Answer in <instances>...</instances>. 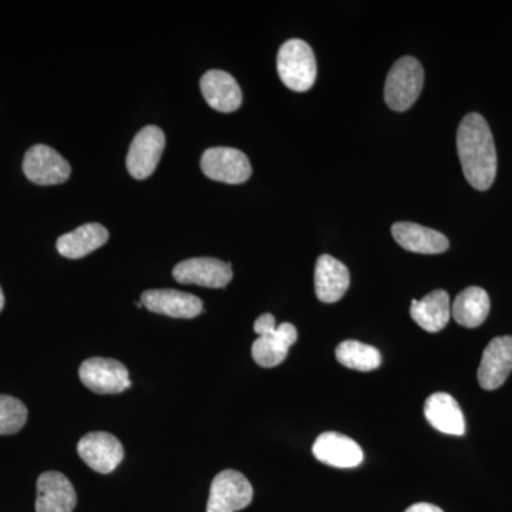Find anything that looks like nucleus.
I'll list each match as a JSON object with an SVG mask.
<instances>
[{
    "instance_id": "9d476101",
    "label": "nucleus",
    "mask_w": 512,
    "mask_h": 512,
    "mask_svg": "<svg viewBox=\"0 0 512 512\" xmlns=\"http://www.w3.org/2000/svg\"><path fill=\"white\" fill-rule=\"evenodd\" d=\"M23 171L37 185H57L69 180L70 164L52 147L37 144L26 153Z\"/></svg>"
},
{
    "instance_id": "423d86ee",
    "label": "nucleus",
    "mask_w": 512,
    "mask_h": 512,
    "mask_svg": "<svg viewBox=\"0 0 512 512\" xmlns=\"http://www.w3.org/2000/svg\"><path fill=\"white\" fill-rule=\"evenodd\" d=\"M80 380L97 394H117L130 389L127 367L119 360L90 357L79 369Z\"/></svg>"
},
{
    "instance_id": "f3484780",
    "label": "nucleus",
    "mask_w": 512,
    "mask_h": 512,
    "mask_svg": "<svg viewBox=\"0 0 512 512\" xmlns=\"http://www.w3.org/2000/svg\"><path fill=\"white\" fill-rule=\"evenodd\" d=\"M350 285L349 269L330 255H320L315 268V291L320 302L335 303Z\"/></svg>"
},
{
    "instance_id": "ddd939ff",
    "label": "nucleus",
    "mask_w": 512,
    "mask_h": 512,
    "mask_svg": "<svg viewBox=\"0 0 512 512\" xmlns=\"http://www.w3.org/2000/svg\"><path fill=\"white\" fill-rule=\"evenodd\" d=\"M144 308L170 318H197L204 311V305L198 296L175 289H150L141 295Z\"/></svg>"
},
{
    "instance_id": "1a4fd4ad",
    "label": "nucleus",
    "mask_w": 512,
    "mask_h": 512,
    "mask_svg": "<svg viewBox=\"0 0 512 512\" xmlns=\"http://www.w3.org/2000/svg\"><path fill=\"white\" fill-rule=\"evenodd\" d=\"M77 453L87 466L100 474L113 473L124 458L123 444L106 431L86 434L77 444Z\"/></svg>"
},
{
    "instance_id": "a878e982",
    "label": "nucleus",
    "mask_w": 512,
    "mask_h": 512,
    "mask_svg": "<svg viewBox=\"0 0 512 512\" xmlns=\"http://www.w3.org/2000/svg\"><path fill=\"white\" fill-rule=\"evenodd\" d=\"M3 306H5V295H3L2 288H0V312L3 311Z\"/></svg>"
},
{
    "instance_id": "f03ea898",
    "label": "nucleus",
    "mask_w": 512,
    "mask_h": 512,
    "mask_svg": "<svg viewBox=\"0 0 512 512\" xmlns=\"http://www.w3.org/2000/svg\"><path fill=\"white\" fill-rule=\"evenodd\" d=\"M254 329L259 336L252 345V357L256 365L276 367L281 365L288 356L289 348L298 340V330L292 323L276 326L271 313H264L255 320Z\"/></svg>"
},
{
    "instance_id": "6e6552de",
    "label": "nucleus",
    "mask_w": 512,
    "mask_h": 512,
    "mask_svg": "<svg viewBox=\"0 0 512 512\" xmlns=\"http://www.w3.org/2000/svg\"><path fill=\"white\" fill-rule=\"evenodd\" d=\"M165 148L163 130L147 126L138 131L127 154V170L136 180H146L156 171Z\"/></svg>"
},
{
    "instance_id": "39448f33",
    "label": "nucleus",
    "mask_w": 512,
    "mask_h": 512,
    "mask_svg": "<svg viewBox=\"0 0 512 512\" xmlns=\"http://www.w3.org/2000/svg\"><path fill=\"white\" fill-rule=\"evenodd\" d=\"M254 488L244 474L235 470L221 471L212 480L207 512H237L252 503Z\"/></svg>"
},
{
    "instance_id": "393cba45",
    "label": "nucleus",
    "mask_w": 512,
    "mask_h": 512,
    "mask_svg": "<svg viewBox=\"0 0 512 512\" xmlns=\"http://www.w3.org/2000/svg\"><path fill=\"white\" fill-rule=\"evenodd\" d=\"M404 512H444L437 505L429 503L414 504L412 507L407 508Z\"/></svg>"
},
{
    "instance_id": "dca6fc26",
    "label": "nucleus",
    "mask_w": 512,
    "mask_h": 512,
    "mask_svg": "<svg viewBox=\"0 0 512 512\" xmlns=\"http://www.w3.org/2000/svg\"><path fill=\"white\" fill-rule=\"evenodd\" d=\"M392 234L400 247L416 254H443L450 248L446 235L414 222H396L392 227Z\"/></svg>"
},
{
    "instance_id": "412c9836",
    "label": "nucleus",
    "mask_w": 512,
    "mask_h": 512,
    "mask_svg": "<svg viewBox=\"0 0 512 512\" xmlns=\"http://www.w3.org/2000/svg\"><path fill=\"white\" fill-rule=\"evenodd\" d=\"M410 315L426 332L436 333L446 328L451 316L450 296L443 289L433 291L421 301L413 299Z\"/></svg>"
},
{
    "instance_id": "2eb2a0df",
    "label": "nucleus",
    "mask_w": 512,
    "mask_h": 512,
    "mask_svg": "<svg viewBox=\"0 0 512 512\" xmlns=\"http://www.w3.org/2000/svg\"><path fill=\"white\" fill-rule=\"evenodd\" d=\"M77 495L69 478L47 471L37 480L36 512H73Z\"/></svg>"
},
{
    "instance_id": "4468645a",
    "label": "nucleus",
    "mask_w": 512,
    "mask_h": 512,
    "mask_svg": "<svg viewBox=\"0 0 512 512\" xmlns=\"http://www.w3.org/2000/svg\"><path fill=\"white\" fill-rule=\"evenodd\" d=\"M312 451L320 463L338 468L360 466L365 457L362 447L355 440L335 431L320 434L313 444Z\"/></svg>"
},
{
    "instance_id": "4be33fe9",
    "label": "nucleus",
    "mask_w": 512,
    "mask_h": 512,
    "mask_svg": "<svg viewBox=\"0 0 512 512\" xmlns=\"http://www.w3.org/2000/svg\"><path fill=\"white\" fill-rule=\"evenodd\" d=\"M490 308L488 293L478 286H470L458 293L456 301L451 305V316L464 328H478L487 319Z\"/></svg>"
},
{
    "instance_id": "5701e85b",
    "label": "nucleus",
    "mask_w": 512,
    "mask_h": 512,
    "mask_svg": "<svg viewBox=\"0 0 512 512\" xmlns=\"http://www.w3.org/2000/svg\"><path fill=\"white\" fill-rule=\"evenodd\" d=\"M336 359L340 365L359 372H372L382 365L379 350L357 340H345L336 348Z\"/></svg>"
},
{
    "instance_id": "20e7f679",
    "label": "nucleus",
    "mask_w": 512,
    "mask_h": 512,
    "mask_svg": "<svg viewBox=\"0 0 512 512\" xmlns=\"http://www.w3.org/2000/svg\"><path fill=\"white\" fill-rule=\"evenodd\" d=\"M424 83V70L419 60L402 57L393 64L384 86V100L394 111H406L419 99Z\"/></svg>"
},
{
    "instance_id": "9b49d317",
    "label": "nucleus",
    "mask_w": 512,
    "mask_h": 512,
    "mask_svg": "<svg viewBox=\"0 0 512 512\" xmlns=\"http://www.w3.org/2000/svg\"><path fill=\"white\" fill-rule=\"evenodd\" d=\"M175 281L184 285H200L205 288H225L231 282V264L215 258H192L180 262L173 269Z\"/></svg>"
},
{
    "instance_id": "b1692460",
    "label": "nucleus",
    "mask_w": 512,
    "mask_h": 512,
    "mask_svg": "<svg viewBox=\"0 0 512 512\" xmlns=\"http://www.w3.org/2000/svg\"><path fill=\"white\" fill-rule=\"evenodd\" d=\"M28 421V409L19 399L0 394V436L19 433Z\"/></svg>"
},
{
    "instance_id": "f8f14e48",
    "label": "nucleus",
    "mask_w": 512,
    "mask_h": 512,
    "mask_svg": "<svg viewBox=\"0 0 512 512\" xmlns=\"http://www.w3.org/2000/svg\"><path fill=\"white\" fill-rule=\"evenodd\" d=\"M512 372V336H500L488 343L478 367V383L485 390L503 386Z\"/></svg>"
},
{
    "instance_id": "aec40b11",
    "label": "nucleus",
    "mask_w": 512,
    "mask_h": 512,
    "mask_svg": "<svg viewBox=\"0 0 512 512\" xmlns=\"http://www.w3.org/2000/svg\"><path fill=\"white\" fill-rule=\"evenodd\" d=\"M109 241V231L101 224H84L57 239V251L64 258L80 259L92 254Z\"/></svg>"
},
{
    "instance_id": "f257e3e1",
    "label": "nucleus",
    "mask_w": 512,
    "mask_h": 512,
    "mask_svg": "<svg viewBox=\"0 0 512 512\" xmlns=\"http://www.w3.org/2000/svg\"><path fill=\"white\" fill-rule=\"evenodd\" d=\"M457 151L468 183L478 191H487L497 175V151L490 126L481 114L470 113L461 120Z\"/></svg>"
},
{
    "instance_id": "0eeeda50",
    "label": "nucleus",
    "mask_w": 512,
    "mask_h": 512,
    "mask_svg": "<svg viewBox=\"0 0 512 512\" xmlns=\"http://www.w3.org/2000/svg\"><path fill=\"white\" fill-rule=\"evenodd\" d=\"M202 173L221 183L242 184L251 177L252 167L248 157L237 148H208L201 157Z\"/></svg>"
},
{
    "instance_id": "6ab92c4d",
    "label": "nucleus",
    "mask_w": 512,
    "mask_h": 512,
    "mask_svg": "<svg viewBox=\"0 0 512 512\" xmlns=\"http://www.w3.org/2000/svg\"><path fill=\"white\" fill-rule=\"evenodd\" d=\"M424 416L434 429L448 436H464L466 433L464 414L450 394H431L424 404Z\"/></svg>"
},
{
    "instance_id": "7ed1b4c3",
    "label": "nucleus",
    "mask_w": 512,
    "mask_h": 512,
    "mask_svg": "<svg viewBox=\"0 0 512 512\" xmlns=\"http://www.w3.org/2000/svg\"><path fill=\"white\" fill-rule=\"evenodd\" d=\"M276 67L282 83L293 92H308L316 82L315 53L312 47L301 39H291L281 46Z\"/></svg>"
},
{
    "instance_id": "a211bd4d",
    "label": "nucleus",
    "mask_w": 512,
    "mask_h": 512,
    "mask_svg": "<svg viewBox=\"0 0 512 512\" xmlns=\"http://www.w3.org/2000/svg\"><path fill=\"white\" fill-rule=\"evenodd\" d=\"M201 92L212 109L221 113H232L241 107V87L231 74L222 70H210L201 77Z\"/></svg>"
}]
</instances>
